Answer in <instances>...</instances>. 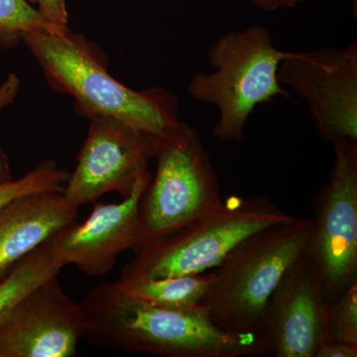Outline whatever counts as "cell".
I'll return each mask as SVG.
<instances>
[{"mask_svg": "<svg viewBox=\"0 0 357 357\" xmlns=\"http://www.w3.org/2000/svg\"><path fill=\"white\" fill-rule=\"evenodd\" d=\"M84 337L102 349L161 357L266 354L259 338L222 331L202 307L174 311L128 295L115 282L91 289L81 304Z\"/></svg>", "mask_w": 357, "mask_h": 357, "instance_id": "6da1fadb", "label": "cell"}, {"mask_svg": "<svg viewBox=\"0 0 357 357\" xmlns=\"http://www.w3.org/2000/svg\"><path fill=\"white\" fill-rule=\"evenodd\" d=\"M22 41L38 61L52 88L75 98L79 114L107 115L133 128L159 134L178 124V100L164 88L136 91L107 70L102 54L83 35L31 33Z\"/></svg>", "mask_w": 357, "mask_h": 357, "instance_id": "7a4b0ae2", "label": "cell"}, {"mask_svg": "<svg viewBox=\"0 0 357 357\" xmlns=\"http://www.w3.org/2000/svg\"><path fill=\"white\" fill-rule=\"evenodd\" d=\"M312 225V218L292 217L258 230L211 270L213 283L201 307L215 325L231 335L259 338L268 300L309 248Z\"/></svg>", "mask_w": 357, "mask_h": 357, "instance_id": "3957f363", "label": "cell"}, {"mask_svg": "<svg viewBox=\"0 0 357 357\" xmlns=\"http://www.w3.org/2000/svg\"><path fill=\"white\" fill-rule=\"evenodd\" d=\"M286 51L274 45L262 25L223 35L208 50L213 73H198L189 84L194 100L215 105L220 112L213 128L215 139L241 142L249 116L257 105L289 93L278 79Z\"/></svg>", "mask_w": 357, "mask_h": 357, "instance_id": "277c9868", "label": "cell"}, {"mask_svg": "<svg viewBox=\"0 0 357 357\" xmlns=\"http://www.w3.org/2000/svg\"><path fill=\"white\" fill-rule=\"evenodd\" d=\"M291 218L265 197L230 196L213 213L136 249L119 280L211 271L246 237Z\"/></svg>", "mask_w": 357, "mask_h": 357, "instance_id": "5b68a950", "label": "cell"}, {"mask_svg": "<svg viewBox=\"0 0 357 357\" xmlns=\"http://www.w3.org/2000/svg\"><path fill=\"white\" fill-rule=\"evenodd\" d=\"M156 175L138 206L136 249L218 210L222 204L210 154L196 129L181 121L156 135Z\"/></svg>", "mask_w": 357, "mask_h": 357, "instance_id": "8992f818", "label": "cell"}, {"mask_svg": "<svg viewBox=\"0 0 357 357\" xmlns=\"http://www.w3.org/2000/svg\"><path fill=\"white\" fill-rule=\"evenodd\" d=\"M335 164L317 194L307 253L328 304L357 278V140L333 143Z\"/></svg>", "mask_w": 357, "mask_h": 357, "instance_id": "52a82bcc", "label": "cell"}, {"mask_svg": "<svg viewBox=\"0 0 357 357\" xmlns=\"http://www.w3.org/2000/svg\"><path fill=\"white\" fill-rule=\"evenodd\" d=\"M309 105L323 139L357 140V43L307 52L286 51L278 70Z\"/></svg>", "mask_w": 357, "mask_h": 357, "instance_id": "ba28073f", "label": "cell"}, {"mask_svg": "<svg viewBox=\"0 0 357 357\" xmlns=\"http://www.w3.org/2000/svg\"><path fill=\"white\" fill-rule=\"evenodd\" d=\"M77 166L66 183L64 196L77 206L107 192L126 198L149 172L157 134L146 132L107 115H91Z\"/></svg>", "mask_w": 357, "mask_h": 357, "instance_id": "9c48e42d", "label": "cell"}, {"mask_svg": "<svg viewBox=\"0 0 357 357\" xmlns=\"http://www.w3.org/2000/svg\"><path fill=\"white\" fill-rule=\"evenodd\" d=\"M328 301L307 251L282 277L268 300L259 340L266 354L314 357L331 342L326 326Z\"/></svg>", "mask_w": 357, "mask_h": 357, "instance_id": "30bf717a", "label": "cell"}, {"mask_svg": "<svg viewBox=\"0 0 357 357\" xmlns=\"http://www.w3.org/2000/svg\"><path fill=\"white\" fill-rule=\"evenodd\" d=\"M84 333L81 304L56 275L25 295L2 321L0 357H73Z\"/></svg>", "mask_w": 357, "mask_h": 357, "instance_id": "8fae6325", "label": "cell"}, {"mask_svg": "<svg viewBox=\"0 0 357 357\" xmlns=\"http://www.w3.org/2000/svg\"><path fill=\"white\" fill-rule=\"evenodd\" d=\"M151 178V174H145L119 203H95L84 222L75 220L49 237L46 243L64 267L74 264L88 276H103L114 267L121 253L136 248L138 206Z\"/></svg>", "mask_w": 357, "mask_h": 357, "instance_id": "7c38bea8", "label": "cell"}, {"mask_svg": "<svg viewBox=\"0 0 357 357\" xmlns=\"http://www.w3.org/2000/svg\"><path fill=\"white\" fill-rule=\"evenodd\" d=\"M79 206L63 191L41 192L14 199L0 210V282L20 261L75 222Z\"/></svg>", "mask_w": 357, "mask_h": 357, "instance_id": "4fadbf2b", "label": "cell"}, {"mask_svg": "<svg viewBox=\"0 0 357 357\" xmlns=\"http://www.w3.org/2000/svg\"><path fill=\"white\" fill-rule=\"evenodd\" d=\"M213 271L159 279L117 280L123 292L153 306L174 311L199 309L213 283Z\"/></svg>", "mask_w": 357, "mask_h": 357, "instance_id": "5bb4252c", "label": "cell"}, {"mask_svg": "<svg viewBox=\"0 0 357 357\" xmlns=\"http://www.w3.org/2000/svg\"><path fill=\"white\" fill-rule=\"evenodd\" d=\"M63 267L46 243L18 263L0 282V325L25 295L42 282L58 275Z\"/></svg>", "mask_w": 357, "mask_h": 357, "instance_id": "9a60e30c", "label": "cell"}, {"mask_svg": "<svg viewBox=\"0 0 357 357\" xmlns=\"http://www.w3.org/2000/svg\"><path fill=\"white\" fill-rule=\"evenodd\" d=\"M69 28H61L45 20L28 0H0V45L6 48L22 41L31 33L57 34Z\"/></svg>", "mask_w": 357, "mask_h": 357, "instance_id": "2e32d148", "label": "cell"}, {"mask_svg": "<svg viewBox=\"0 0 357 357\" xmlns=\"http://www.w3.org/2000/svg\"><path fill=\"white\" fill-rule=\"evenodd\" d=\"M70 173L55 160H44L20 178L0 184V210L14 199L41 192L64 191Z\"/></svg>", "mask_w": 357, "mask_h": 357, "instance_id": "e0dca14e", "label": "cell"}, {"mask_svg": "<svg viewBox=\"0 0 357 357\" xmlns=\"http://www.w3.org/2000/svg\"><path fill=\"white\" fill-rule=\"evenodd\" d=\"M326 326L331 340L357 344V278L328 305Z\"/></svg>", "mask_w": 357, "mask_h": 357, "instance_id": "ac0fdd59", "label": "cell"}, {"mask_svg": "<svg viewBox=\"0 0 357 357\" xmlns=\"http://www.w3.org/2000/svg\"><path fill=\"white\" fill-rule=\"evenodd\" d=\"M20 79L14 73H11L0 84V115L3 114L7 107L15 102L16 96L20 93ZM13 180L10 163L6 152L0 148V184Z\"/></svg>", "mask_w": 357, "mask_h": 357, "instance_id": "d6986e66", "label": "cell"}, {"mask_svg": "<svg viewBox=\"0 0 357 357\" xmlns=\"http://www.w3.org/2000/svg\"><path fill=\"white\" fill-rule=\"evenodd\" d=\"M36 6L37 10L45 20L61 28H68L69 13L66 0H28Z\"/></svg>", "mask_w": 357, "mask_h": 357, "instance_id": "ffe728a7", "label": "cell"}, {"mask_svg": "<svg viewBox=\"0 0 357 357\" xmlns=\"http://www.w3.org/2000/svg\"><path fill=\"white\" fill-rule=\"evenodd\" d=\"M357 344H347V342H331L321 345L317 351L314 357H356Z\"/></svg>", "mask_w": 357, "mask_h": 357, "instance_id": "44dd1931", "label": "cell"}, {"mask_svg": "<svg viewBox=\"0 0 357 357\" xmlns=\"http://www.w3.org/2000/svg\"><path fill=\"white\" fill-rule=\"evenodd\" d=\"M256 6L268 11L278 10L284 7H292L307 0H250Z\"/></svg>", "mask_w": 357, "mask_h": 357, "instance_id": "7402d4cb", "label": "cell"}]
</instances>
